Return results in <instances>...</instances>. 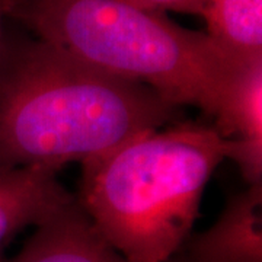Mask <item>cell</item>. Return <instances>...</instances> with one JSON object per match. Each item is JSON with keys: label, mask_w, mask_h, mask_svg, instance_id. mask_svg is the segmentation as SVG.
<instances>
[{"label": "cell", "mask_w": 262, "mask_h": 262, "mask_svg": "<svg viewBox=\"0 0 262 262\" xmlns=\"http://www.w3.org/2000/svg\"><path fill=\"white\" fill-rule=\"evenodd\" d=\"M214 120L226 158L248 184L262 182V60L237 70Z\"/></svg>", "instance_id": "obj_4"}, {"label": "cell", "mask_w": 262, "mask_h": 262, "mask_svg": "<svg viewBox=\"0 0 262 262\" xmlns=\"http://www.w3.org/2000/svg\"><path fill=\"white\" fill-rule=\"evenodd\" d=\"M223 159L214 127L182 122L146 131L80 163L76 200L127 261L168 262L185 244Z\"/></svg>", "instance_id": "obj_3"}, {"label": "cell", "mask_w": 262, "mask_h": 262, "mask_svg": "<svg viewBox=\"0 0 262 262\" xmlns=\"http://www.w3.org/2000/svg\"><path fill=\"white\" fill-rule=\"evenodd\" d=\"M0 262H130L105 241L77 200L35 226L24 246Z\"/></svg>", "instance_id": "obj_5"}, {"label": "cell", "mask_w": 262, "mask_h": 262, "mask_svg": "<svg viewBox=\"0 0 262 262\" xmlns=\"http://www.w3.org/2000/svg\"><path fill=\"white\" fill-rule=\"evenodd\" d=\"M143 6L151 10H158L165 13L166 10L181 12V13H192V15H204L210 0H134Z\"/></svg>", "instance_id": "obj_9"}, {"label": "cell", "mask_w": 262, "mask_h": 262, "mask_svg": "<svg viewBox=\"0 0 262 262\" xmlns=\"http://www.w3.org/2000/svg\"><path fill=\"white\" fill-rule=\"evenodd\" d=\"M181 262H262V182L230 196L214 225L188 241Z\"/></svg>", "instance_id": "obj_6"}, {"label": "cell", "mask_w": 262, "mask_h": 262, "mask_svg": "<svg viewBox=\"0 0 262 262\" xmlns=\"http://www.w3.org/2000/svg\"><path fill=\"white\" fill-rule=\"evenodd\" d=\"M147 86L105 73L61 48L12 32L0 51V168L66 165L173 121Z\"/></svg>", "instance_id": "obj_1"}, {"label": "cell", "mask_w": 262, "mask_h": 262, "mask_svg": "<svg viewBox=\"0 0 262 262\" xmlns=\"http://www.w3.org/2000/svg\"><path fill=\"white\" fill-rule=\"evenodd\" d=\"M208 35L237 63L262 60V0H210Z\"/></svg>", "instance_id": "obj_8"}, {"label": "cell", "mask_w": 262, "mask_h": 262, "mask_svg": "<svg viewBox=\"0 0 262 262\" xmlns=\"http://www.w3.org/2000/svg\"><path fill=\"white\" fill-rule=\"evenodd\" d=\"M8 19H6V13H5V6L3 2L0 0V51L5 44V37H6V27H8Z\"/></svg>", "instance_id": "obj_10"}, {"label": "cell", "mask_w": 262, "mask_h": 262, "mask_svg": "<svg viewBox=\"0 0 262 262\" xmlns=\"http://www.w3.org/2000/svg\"><path fill=\"white\" fill-rule=\"evenodd\" d=\"M54 169L0 168V261L19 233L75 200Z\"/></svg>", "instance_id": "obj_7"}, {"label": "cell", "mask_w": 262, "mask_h": 262, "mask_svg": "<svg viewBox=\"0 0 262 262\" xmlns=\"http://www.w3.org/2000/svg\"><path fill=\"white\" fill-rule=\"evenodd\" d=\"M8 20L105 73L214 118L242 66L208 34L134 0H2Z\"/></svg>", "instance_id": "obj_2"}]
</instances>
